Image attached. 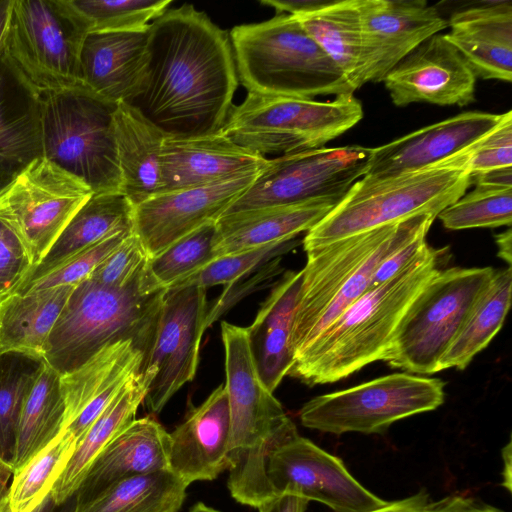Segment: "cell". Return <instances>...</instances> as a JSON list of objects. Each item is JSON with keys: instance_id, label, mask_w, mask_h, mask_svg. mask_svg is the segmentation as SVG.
Masks as SVG:
<instances>
[{"instance_id": "obj_42", "label": "cell", "mask_w": 512, "mask_h": 512, "mask_svg": "<svg viewBox=\"0 0 512 512\" xmlns=\"http://www.w3.org/2000/svg\"><path fill=\"white\" fill-rule=\"evenodd\" d=\"M298 243L293 239L218 257L172 288L195 285L207 290L216 285H230L253 273L266 262L293 250Z\"/></svg>"}, {"instance_id": "obj_33", "label": "cell", "mask_w": 512, "mask_h": 512, "mask_svg": "<svg viewBox=\"0 0 512 512\" xmlns=\"http://www.w3.org/2000/svg\"><path fill=\"white\" fill-rule=\"evenodd\" d=\"M294 16L354 91L368 82L356 0L323 2Z\"/></svg>"}, {"instance_id": "obj_37", "label": "cell", "mask_w": 512, "mask_h": 512, "mask_svg": "<svg viewBox=\"0 0 512 512\" xmlns=\"http://www.w3.org/2000/svg\"><path fill=\"white\" fill-rule=\"evenodd\" d=\"M76 439L66 430L13 472L8 492L11 512H32L51 493L53 486L76 447Z\"/></svg>"}, {"instance_id": "obj_18", "label": "cell", "mask_w": 512, "mask_h": 512, "mask_svg": "<svg viewBox=\"0 0 512 512\" xmlns=\"http://www.w3.org/2000/svg\"><path fill=\"white\" fill-rule=\"evenodd\" d=\"M476 75L444 34H435L400 60L384 77L392 102L464 107L475 100Z\"/></svg>"}, {"instance_id": "obj_51", "label": "cell", "mask_w": 512, "mask_h": 512, "mask_svg": "<svg viewBox=\"0 0 512 512\" xmlns=\"http://www.w3.org/2000/svg\"><path fill=\"white\" fill-rule=\"evenodd\" d=\"M428 504V495L421 490L415 495L387 502L383 507L368 512H425Z\"/></svg>"}, {"instance_id": "obj_20", "label": "cell", "mask_w": 512, "mask_h": 512, "mask_svg": "<svg viewBox=\"0 0 512 512\" xmlns=\"http://www.w3.org/2000/svg\"><path fill=\"white\" fill-rule=\"evenodd\" d=\"M502 114L468 111L372 148L365 175L388 176L420 170L474 147Z\"/></svg>"}, {"instance_id": "obj_54", "label": "cell", "mask_w": 512, "mask_h": 512, "mask_svg": "<svg viewBox=\"0 0 512 512\" xmlns=\"http://www.w3.org/2000/svg\"><path fill=\"white\" fill-rule=\"evenodd\" d=\"M13 0H0V51L4 45Z\"/></svg>"}, {"instance_id": "obj_13", "label": "cell", "mask_w": 512, "mask_h": 512, "mask_svg": "<svg viewBox=\"0 0 512 512\" xmlns=\"http://www.w3.org/2000/svg\"><path fill=\"white\" fill-rule=\"evenodd\" d=\"M92 195L83 181L43 157L33 160L0 191V222L20 241L31 271Z\"/></svg>"}, {"instance_id": "obj_5", "label": "cell", "mask_w": 512, "mask_h": 512, "mask_svg": "<svg viewBox=\"0 0 512 512\" xmlns=\"http://www.w3.org/2000/svg\"><path fill=\"white\" fill-rule=\"evenodd\" d=\"M471 149L416 171L388 176L364 175L306 233L305 252L418 214L431 213L437 217L472 184Z\"/></svg>"}, {"instance_id": "obj_46", "label": "cell", "mask_w": 512, "mask_h": 512, "mask_svg": "<svg viewBox=\"0 0 512 512\" xmlns=\"http://www.w3.org/2000/svg\"><path fill=\"white\" fill-rule=\"evenodd\" d=\"M31 264L18 238L0 222V301L18 291Z\"/></svg>"}, {"instance_id": "obj_38", "label": "cell", "mask_w": 512, "mask_h": 512, "mask_svg": "<svg viewBox=\"0 0 512 512\" xmlns=\"http://www.w3.org/2000/svg\"><path fill=\"white\" fill-rule=\"evenodd\" d=\"M42 361L17 352L0 353V463L12 470L22 407Z\"/></svg>"}, {"instance_id": "obj_30", "label": "cell", "mask_w": 512, "mask_h": 512, "mask_svg": "<svg viewBox=\"0 0 512 512\" xmlns=\"http://www.w3.org/2000/svg\"><path fill=\"white\" fill-rule=\"evenodd\" d=\"M114 134L122 193L136 205L159 191L167 136L124 102L118 103L114 113Z\"/></svg>"}, {"instance_id": "obj_14", "label": "cell", "mask_w": 512, "mask_h": 512, "mask_svg": "<svg viewBox=\"0 0 512 512\" xmlns=\"http://www.w3.org/2000/svg\"><path fill=\"white\" fill-rule=\"evenodd\" d=\"M264 473L272 496L294 493L334 512H368L388 502L362 486L341 459L300 436L291 419L267 448Z\"/></svg>"}, {"instance_id": "obj_58", "label": "cell", "mask_w": 512, "mask_h": 512, "mask_svg": "<svg viewBox=\"0 0 512 512\" xmlns=\"http://www.w3.org/2000/svg\"><path fill=\"white\" fill-rule=\"evenodd\" d=\"M189 512H220V511H218L212 507H209L202 502H198L191 507Z\"/></svg>"}, {"instance_id": "obj_39", "label": "cell", "mask_w": 512, "mask_h": 512, "mask_svg": "<svg viewBox=\"0 0 512 512\" xmlns=\"http://www.w3.org/2000/svg\"><path fill=\"white\" fill-rule=\"evenodd\" d=\"M471 192L444 208L437 217L449 230L511 227L512 186L475 183Z\"/></svg>"}, {"instance_id": "obj_26", "label": "cell", "mask_w": 512, "mask_h": 512, "mask_svg": "<svg viewBox=\"0 0 512 512\" xmlns=\"http://www.w3.org/2000/svg\"><path fill=\"white\" fill-rule=\"evenodd\" d=\"M301 284L302 270L286 271L246 327L257 373L271 393L293 363L290 338Z\"/></svg>"}, {"instance_id": "obj_49", "label": "cell", "mask_w": 512, "mask_h": 512, "mask_svg": "<svg viewBox=\"0 0 512 512\" xmlns=\"http://www.w3.org/2000/svg\"><path fill=\"white\" fill-rule=\"evenodd\" d=\"M425 512H503L473 497L451 495L427 505Z\"/></svg>"}, {"instance_id": "obj_31", "label": "cell", "mask_w": 512, "mask_h": 512, "mask_svg": "<svg viewBox=\"0 0 512 512\" xmlns=\"http://www.w3.org/2000/svg\"><path fill=\"white\" fill-rule=\"evenodd\" d=\"M133 224L134 204L123 193L93 194L72 217L19 289L89 246L114 234L133 230Z\"/></svg>"}, {"instance_id": "obj_35", "label": "cell", "mask_w": 512, "mask_h": 512, "mask_svg": "<svg viewBox=\"0 0 512 512\" xmlns=\"http://www.w3.org/2000/svg\"><path fill=\"white\" fill-rule=\"evenodd\" d=\"M511 267L495 270L460 332L440 362V371L465 369L502 327L511 304Z\"/></svg>"}, {"instance_id": "obj_6", "label": "cell", "mask_w": 512, "mask_h": 512, "mask_svg": "<svg viewBox=\"0 0 512 512\" xmlns=\"http://www.w3.org/2000/svg\"><path fill=\"white\" fill-rule=\"evenodd\" d=\"M229 36L238 80L250 93L314 99L355 92L294 15L238 25Z\"/></svg>"}, {"instance_id": "obj_2", "label": "cell", "mask_w": 512, "mask_h": 512, "mask_svg": "<svg viewBox=\"0 0 512 512\" xmlns=\"http://www.w3.org/2000/svg\"><path fill=\"white\" fill-rule=\"evenodd\" d=\"M442 250L424 249L386 282L370 287L293 360L288 376L313 386L383 360L408 307L440 269Z\"/></svg>"}, {"instance_id": "obj_25", "label": "cell", "mask_w": 512, "mask_h": 512, "mask_svg": "<svg viewBox=\"0 0 512 512\" xmlns=\"http://www.w3.org/2000/svg\"><path fill=\"white\" fill-rule=\"evenodd\" d=\"M445 35L476 77L512 80V2H489L462 9L447 21Z\"/></svg>"}, {"instance_id": "obj_53", "label": "cell", "mask_w": 512, "mask_h": 512, "mask_svg": "<svg viewBox=\"0 0 512 512\" xmlns=\"http://www.w3.org/2000/svg\"><path fill=\"white\" fill-rule=\"evenodd\" d=\"M13 475V470L0 463V512H3L8 506L9 480Z\"/></svg>"}, {"instance_id": "obj_48", "label": "cell", "mask_w": 512, "mask_h": 512, "mask_svg": "<svg viewBox=\"0 0 512 512\" xmlns=\"http://www.w3.org/2000/svg\"><path fill=\"white\" fill-rule=\"evenodd\" d=\"M427 233H418L390 252L374 270L370 287L386 282L409 264L427 245Z\"/></svg>"}, {"instance_id": "obj_34", "label": "cell", "mask_w": 512, "mask_h": 512, "mask_svg": "<svg viewBox=\"0 0 512 512\" xmlns=\"http://www.w3.org/2000/svg\"><path fill=\"white\" fill-rule=\"evenodd\" d=\"M65 411L61 377L43 360L22 407L13 472L63 431Z\"/></svg>"}, {"instance_id": "obj_15", "label": "cell", "mask_w": 512, "mask_h": 512, "mask_svg": "<svg viewBox=\"0 0 512 512\" xmlns=\"http://www.w3.org/2000/svg\"><path fill=\"white\" fill-rule=\"evenodd\" d=\"M207 311L205 288L167 289L153 345L140 371L154 374L143 401L151 413H159L195 377Z\"/></svg>"}, {"instance_id": "obj_23", "label": "cell", "mask_w": 512, "mask_h": 512, "mask_svg": "<svg viewBox=\"0 0 512 512\" xmlns=\"http://www.w3.org/2000/svg\"><path fill=\"white\" fill-rule=\"evenodd\" d=\"M149 27L137 31L88 32L80 51L82 85L107 101L129 102L144 78Z\"/></svg>"}, {"instance_id": "obj_8", "label": "cell", "mask_w": 512, "mask_h": 512, "mask_svg": "<svg viewBox=\"0 0 512 512\" xmlns=\"http://www.w3.org/2000/svg\"><path fill=\"white\" fill-rule=\"evenodd\" d=\"M362 118L363 107L354 94L316 101L248 92L232 107L220 132L262 157L281 156L324 147Z\"/></svg>"}, {"instance_id": "obj_10", "label": "cell", "mask_w": 512, "mask_h": 512, "mask_svg": "<svg viewBox=\"0 0 512 512\" xmlns=\"http://www.w3.org/2000/svg\"><path fill=\"white\" fill-rule=\"evenodd\" d=\"M87 33L69 0H13L4 51L39 93L80 87Z\"/></svg>"}, {"instance_id": "obj_52", "label": "cell", "mask_w": 512, "mask_h": 512, "mask_svg": "<svg viewBox=\"0 0 512 512\" xmlns=\"http://www.w3.org/2000/svg\"><path fill=\"white\" fill-rule=\"evenodd\" d=\"M511 240H512L511 227H508L507 230H505L504 232H501V233H498L497 235H495V242L498 247V256L502 260L507 262L508 267H511V260H512V256H511L512 242H511Z\"/></svg>"}, {"instance_id": "obj_45", "label": "cell", "mask_w": 512, "mask_h": 512, "mask_svg": "<svg viewBox=\"0 0 512 512\" xmlns=\"http://www.w3.org/2000/svg\"><path fill=\"white\" fill-rule=\"evenodd\" d=\"M471 176L512 167V112L502 114L499 123L470 151Z\"/></svg>"}, {"instance_id": "obj_27", "label": "cell", "mask_w": 512, "mask_h": 512, "mask_svg": "<svg viewBox=\"0 0 512 512\" xmlns=\"http://www.w3.org/2000/svg\"><path fill=\"white\" fill-rule=\"evenodd\" d=\"M42 156L40 93L0 51V171L14 177Z\"/></svg>"}, {"instance_id": "obj_7", "label": "cell", "mask_w": 512, "mask_h": 512, "mask_svg": "<svg viewBox=\"0 0 512 512\" xmlns=\"http://www.w3.org/2000/svg\"><path fill=\"white\" fill-rule=\"evenodd\" d=\"M43 158L75 176L93 194L122 193L116 103L84 86L40 93Z\"/></svg>"}, {"instance_id": "obj_56", "label": "cell", "mask_w": 512, "mask_h": 512, "mask_svg": "<svg viewBox=\"0 0 512 512\" xmlns=\"http://www.w3.org/2000/svg\"><path fill=\"white\" fill-rule=\"evenodd\" d=\"M54 506H56V504H55V502L51 496V493H50L47 496V498L32 512H47L49 509H51ZM3 512H11L9 509V506H7Z\"/></svg>"}, {"instance_id": "obj_29", "label": "cell", "mask_w": 512, "mask_h": 512, "mask_svg": "<svg viewBox=\"0 0 512 512\" xmlns=\"http://www.w3.org/2000/svg\"><path fill=\"white\" fill-rule=\"evenodd\" d=\"M152 379L153 373L148 370L139 372L131 378L77 442L73 454L51 491L57 506L76 494L98 455L136 419L137 410L144 401Z\"/></svg>"}, {"instance_id": "obj_47", "label": "cell", "mask_w": 512, "mask_h": 512, "mask_svg": "<svg viewBox=\"0 0 512 512\" xmlns=\"http://www.w3.org/2000/svg\"><path fill=\"white\" fill-rule=\"evenodd\" d=\"M281 256L276 257L260 268L240 280L227 285L223 293L217 298L213 305L208 308L206 316V329L217 321L225 312L232 308L238 301L250 293L262 289L266 282L282 272Z\"/></svg>"}, {"instance_id": "obj_22", "label": "cell", "mask_w": 512, "mask_h": 512, "mask_svg": "<svg viewBox=\"0 0 512 512\" xmlns=\"http://www.w3.org/2000/svg\"><path fill=\"white\" fill-rule=\"evenodd\" d=\"M158 193L205 186L262 170V157L223 135L166 137L161 152ZM157 193V194H158Z\"/></svg>"}, {"instance_id": "obj_16", "label": "cell", "mask_w": 512, "mask_h": 512, "mask_svg": "<svg viewBox=\"0 0 512 512\" xmlns=\"http://www.w3.org/2000/svg\"><path fill=\"white\" fill-rule=\"evenodd\" d=\"M260 171L205 186L158 193L134 205L133 231L148 257L200 227L217 222Z\"/></svg>"}, {"instance_id": "obj_17", "label": "cell", "mask_w": 512, "mask_h": 512, "mask_svg": "<svg viewBox=\"0 0 512 512\" xmlns=\"http://www.w3.org/2000/svg\"><path fill=\"white\" fill-rule=\"evenodd\" d=\"M221 337L225 352L224 387L230 412V461L260 446L288 416L257 373L246 328L222 321Z\"/></svg>"}, {"instance_id": "obj_19", "label": "cell", "mask_w": 512, "mask_h": 512, "mask_svg": "<svg viewBox=\"0 0 512 512\" xmlns=\"http://www.w3.org/2000/svg\"><path fill=\"white\" fill-rule=\"evenodd\" d=\"M356 2L368 82H382L408 53L448 27L425 0Z\"/></svg>"}, {"instance_id": "obj_55", "label": "cell", "mask_w": 512, "mask_h": 512, "mask_svg": "<svg viewBox=\"0 0 512 512\" xmlns=\"http://www.w3.org/2000/svg\"><path fill=\"white\" fill-rule=\"evenodd\" d=\"M503 467V483L502 486L509 492L511 491V441L502 449Z\"/></svg>"}, {"instance_id": "obj_4", "label": "cell", "mask_w": 512, "mask_h": 512, "mask_svg": "<svg viewBox=\"0 0 512 512\" xmlns=\"http://www.w3.org/2000/svg\"><path fill=\"white\" fill-rule=\"evenodd\" d=\"M435 218L418 214L307 251L290 338L293 360L370 288L378 264L408 239L429 231Z\"/></svg>"}, {"instance_id": "obj_24", "label": "cell", "mask_w": 512, "mask_h": 512, "mask_svg": "<svg viewBox=\"0 0 512 512\" xmlns=\"http://www.w3.org/2000/svg\"><path fill=\"white\" fill-rule=\"evenodd\" d=\"M169 445V433L158 421L135 419L95 459L75 494L76 505L122 480L169 469Z\"/></svg>"}, {"instance_id": "obj_50", "label": "cell", "mask_w": 512, "mask_h": 512, "mask_svg": "<svg viewBox=\"0 0 512 512\" xmlns=\"http://www.w3.org/2000/svg\"><path fill=\"white\" fill-rule=\"evenodd\" d=\"M309 500L294 494H277L257 506L259 512H305Z\"/></svg>"}, {"instance_id": "obj_28", "label": "cell", "mask_w": 512, "mask_h": 512, "mask_svg": "<svg viewBox=\"0 0 512 512\" xmlns=\"http://www.w3.org/2000/svg\"><path fill=\"white\" fill-rule=\"evenodd\" d=\"M338 202L318 200L223 215L216 222L217 258L293 240L312 229Z\"/></svg>"}, {"instance_id": "obj_32", "label": "cell", "mask_w": 512, "mask_h": 512, "mask_svg": "<svg viewBox=\"0 0 512 512\" xmlns=\"http://www.w3.org/2000/svg\"><path fill=\"white\" fill-rule=\"evenodd\" d=\"M76 285L14 292L0 301V353L43 359L46 340Z\"/></svg>"}, {"instance_id": "obj_43", "label": "cell", "mask_w": 512, "mask_h": 512, "mask_svg": "<svg viewBox=\"0 0 512 512\" xmlns=\"http://www.w3.org/2000/svg\"><path fill=\"white\" fill-rule=\"evenodd\" d=\"M114 234L72 255L56 268L23 286L17 292L77 285L89 278L98 265L132 232Z\"/></svg>"}, {"instance_id": "obj_1", "label": "cell", "mask_w": 512, "mask_h": 512, "mask_svg": "<svg viewBox=\"0 0 512 512\" xmlns=\"http://www.w3.org/2000/svg\"><path fill=\"white\" fill-rule=\"evenodd\" d=\"M238 82L229 33L183 4L151 22L144 78L126 104L167 137L211 135L225 124Z\"/></svg>"}, {"instance_id": "obj_3", "label": "cell", "mask_w": 512, "mask_h": 512, "mask_svg": "<svg viewBox=\"0 0 512 512\" xmlns=\"http://www.w3.org/2000/svg\"><path fill=\"white\" fill-rule=\"evenodd\" d=\"M166 291L152 277L148 261L125 287L83 280L74 287L54 324L43 360L62 376L81 367L104 347L131 341L143 353L145 363Z\"/></svg>"}, {"instance_id": "obj_41", "label": "cell", "mask_w": 512, "mask_h": 512, "mask_svg": "<svg viewBox=\"0 0 512 512\" xmlns=\"http://www.w3.org/2000/svg\"><path fill=\"white\" fill-rule=\"evenodd\" d=\"M88 32L143 30L161 16L171 0H69Z\"/></svg>"}, {"instance_id": "obj_11", "label": "cell", "mask_w": 512, "mask_h": 512, "mask_svg": "<svg viewBox=\"0 0 512 512\" xmlns=\"http://www.w3.org/2000/svg\"><path fill=\"white\" fill-rule=\"evenodd\" d=\"M444 387L438 378L389 374L314 397L302 406L299 418L307 428L336 435L382 434L396 421L441 406Z\"/></svg>"}, {"instance_id": "obj_59", "label": "cell", "mask_w": 512, "mask_h": 512, "mask_svg": "<svg viewBox=\"0 0 512 512\" xmlns=\"http://www.w3.org/2000/svg\"><path fill=\"white\" fill-rule=\"evenodd\" d=\"M13 177L0 171V191L11 181Z\"/></svg>"}, {"instance_id": "obj_12", "label": "cell", "mask_w": 512, "mask_h": 512, "mask_svg": "<svg viewBox=\"0 0 512 512\" xmlns=\"http://www.w3.org/2000/svg\"><path fill=\"white\" fill-rule=\"evenodd\" d=\"M371 154L372 148L350 145L268 159L253 183L223 215L318 200L340 201L366 174Z\"/></svg>"}, {"instance_id": "obj_9", "label": "cell", "mask_w": 512, "mask_h": 512, "mask_svg": "<svg viewBox=\"0 0 512 512\" xmlns=\"http://www.w3.org/2000/svg\"><path fill=\"white\" fill-rule=\"evenodd\" d=\"M492 267L439 269L412 301L383 361L414 374H434L489 284Z\"/></svg>"}, {"instance_id": "obj_36", "label": "cell", "mask_w": 512, "mask_h": 512, "mask_svg": "<svg viewBox=\"0 0 512 512\" xmlns=\"http://www.w3.org/2000/svg\"><path fill=\"white\" fill-rule=\"evenodd\" d=\"M188 485L169 469L122 480L73 512H178Z\"/></svg>"}, {"instance_id": "obj_57", "label": "cell", "mask_w": 512, "mask_h": 512, "mask_svg": "<svg viewBox=\"0 0 512 512\" xmlns=\"http://www.w3.org/2000/svg\"><path fill=\"white\" fill-rule=\"evenodd\" d=\"M75 503H76V499H75V495H74L72 498L67 500L65 503H63L62 505H59V506H61V508L57 512H73ZM56 507H57V505L52 507L51 509H49L47 512H56L55 511Z\"/></svg>"}, {"instance_id": "obj_44", "label": "cell", "mask_w": 512, "mask_h": 512, "mask_svg": "<svg viewBox=\"0 0 512 512\" xmlns=\"http://www.w3.org/2000/svg\"><path fill=\"white\" fill-rule=\"evenodd\" d=\"M148 255L132 231L92 272L89 279L104 286L121 288L130 284L142 271Z\"/></svg>"}, {"instance_id": "obj_40", "label": "cell", "mask_w": 512, "mask_h": 512, "mask_svg": "<svg viewBox=\"0 0 512 512\" xmlns=\"http://www.w3.org/2000/svg\"><path fill=\"white\" fill-rule=\"evenodd\" d=\"M216 222H210L148 258V269L159 286L170 289L214 259Z\"/></svg>"}, {"instance_id": "obj_21", "label": "cell", "mask_w": 512, "mask_h": 512, "mask_svg": "<svg viewBox=\"0 0 512 512\" xmlns=\"http://www.w3.org/2000/svg\"><path fill=\"white\" fill-rule=\"evenodd\" d=\"M169 437L168 468L188 486L228 470L230 412L224 385L193 407Z\"/></svg>"}]
</instances>
